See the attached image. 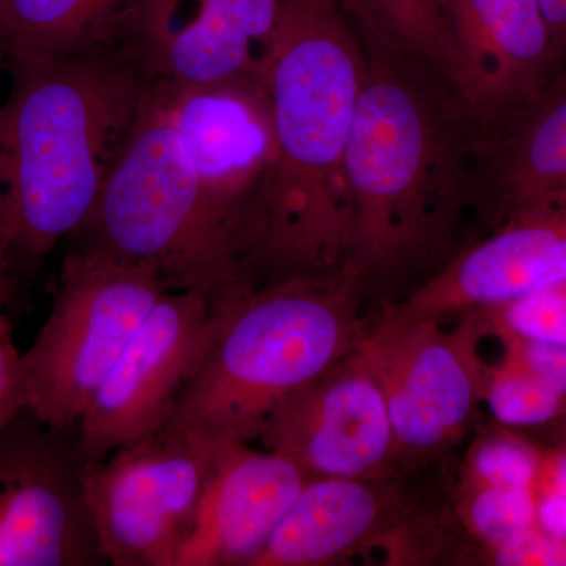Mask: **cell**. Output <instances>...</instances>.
<instances>
[{
	"instance_id": "cell-21",
	"label": "cell",
	"mask_w": 566,
	"mask_h": 566,
	"mask_svg": "<svg viewBox=\"0 0 566 566\" xmlns=\"http://www.w3.org/2000/svg\"><path fill=\"white\" fill-rule=\"evenodd\" d=\"M450 501L479 557L488 547L535 526L536 495L532 486H488L457 482Z\"/></svg>"
},
{
	"instance_id": "cell-18",
	"label": "cell",
	"mask_w": 566,
	"mask_h": 566,
	"mask_svg": "<svg viewBox=\"0 0 566 566\" xmlns=\"http://www.w3.org/2000/svg\"><path fill=\"white\" fill-rule=\"evenodd\" d=\"M566 197V71L483 133L479 222Z\"/></svg>"
},
{
	"instance_id": "cell-7",
	"label": "cell",
	"mask_w": 566,
	"mask_h": 566,
	"mask_svg": "<svg viewBox=\"0 0 566 566\" xmlns=\"http://www.w3.org/2000/svg\"><path fill=\"white\" fill-rule=\"evenodd\" d=\"M166 292L147 268L70 249L51 314L22 353L28 411L54 430L74 433L93 395Z\"/></svg>"
},
{
	"instance_id": "cell-13",
	"label": "cell",
	"mask_w": 566,
	"mask_h": 566,
	"mask_svg": "<svg viewBox=\"0 0 566 566\" xmlns=\"http://www.w3.org/2000/svg\"><path fill=\"white\" fill-rule=\"evenodd\" d=\"M256 444L290 458L308 479L403 475L385 394L360 344L286 401Z\"/></svg>"
},
{
	"instance_id": "cell-12",
	"label": "cell",
	"mask_w": 566,
	"mask_h": 566,
	"mask_svg": "<svg viewBox=\"0 0 566 566\" xmlns=\"http://www.w3.org/2000/svg\"><path fill=\"white\" fill-rule=\"evenodd\" d=\"M566 283V197L510 212L411 292L378 305L390 323L490 311Z\"/></svg>"
},
{
	"instance_id": "cell-15",
	"label": "cell",
	"mask_w": 566,
	"mask_h": 566,
	"mask_svg": "<svg viewBox=\"0 0 566 566\" xmlns=\"http://www.w3.org/2000/svg\"><path fill=\"white\" fill-rule=\"evenodd\" d=\"M460 88L483 128L520 109L554 76L558 54L539 0H439Z\"/></svg>"
},
{
	"instance_id": "cell-28",
	"label": "cell",
	"mask_w": 566,
	"mask_h": 566,
	"mask_svg": "<svg viewBox=\"0 0 566 566\" xmlns=\"http://www.w3.org/2000/svg\"><path fill=\"white\" fill-rule=\"evenodd\" d=\"M536 495H560L566 497V446H542L538 472L534 483Z\"/></svg>"
},
{
	"instance_id": "cell-23",
	"label": "cell",
	"mask_w": 566,
	"mask_h": 566,
	"mask_svg": "<svg viewBox=\"0 0 566 566\" xmlns=\"http://www.w3.org/2000/svg\"><path fill=\"white\" fill-rule=\"evenodd\" d=\"M542 446L512 428H491L469 446L458 482L488 486H532Z\"/></svg>"
},
{
	"instance_id": "cell-10",
	"label": "cell",
	"mask_w": 566,
	"mask_h": 566,
	"mask_svg": "<svg viewBox=\"0 0 566 566\" xmlns=\"http://www.w3.org/2000/svg\"><path fill=\"white\" fill-rule=\"evenodd\" d=\"M74 433L28 409L0 430V566L106 565Z\"/></svg>"
},
{
	"instance_id": "cell-27",
	"label": "cell",
	"mask_w": 566,
	"mask_h": 566,
	"mask_svg": "<svg viewBox=\"0 0 566 566\" xmlns=\"http://www.w3.org/2000/svg\"><path fill=\"white\" fill-rule=\"evenodd\" d=\"M28 409L22 353L14 344L13 324L0 311V430Z\"/></svg>"
},
{
	"instance_id": "cell-3",
	"label": "cell",
	"mask_w": 566,
	"mask_h": 566,
	"mask_svg": "<svg viewBox=\"0 0 566 566\" xmlns=\"http://www.w3.org/2000/svg\"><path fill=\"white\" fill-rule=\"evenodd\" d=\"M7 66L0 244L21 279L87 218L153 80L125 52L10 59Z\"/></svg>"
},
{
	"instance_id": "cell-32",
	"label": "cell",
	"mask_w": 566,
	"mask_h": 566,
	"mask_svg": "<svg viewBox=\"0 0 566 566\" xmlns=\"http://www.w3.org/2000/svg\"><path fill=\"white\" fill-rule=\"evenodd\" d=\"M546 434L547 438H549V441L554 442V444L566 446V416L560 420V422L547 428Z\"/></svg>"
},
{
	"instance_id": "cell-1",
	"label": "cell",
	"mask_w": 566,
	"mask_h": 566,
	"mask_svg": "<svg viewBox=\"0 0 566 566\" xmlns=\"http://www.w3.org/2000/svg\"><path fill=\"white\" fill-rule=\"evenodd\" d=\"M360 36L365 73L345 175L352 266L379 305L411 292L469 243L485 128L444 74Z\"/></svg>"
},
{
	"instance_id": "cell-11",
	"label": "cell",
	"mask_w": 566,
	"mask_h": 566,
	"mask_svg": "<svg viewBox=\"0 0 566 566\" xmlns=\"http://www.w3.org/2000/svg\"><path fill=\"white\" fill-rule=\"evenodd\" d=\"M214 300L166 292L93 395L74 430L84 463L99 461L170 422L214 327Z\"/></svg>"
},
{
	"instance_id": "cell-4",
	"label": "cell",
	"mask_w": 566,
	"mask_h": 566,
	"mask_svg": "<svg viewBox=\"0 0 566 566\" xmlns=\"http://www.w3.org/2000/svg\"><path fill=\"white\" fill-rule=\"evenodd\" d=\"M365 300L353 266L219 297L172 422L212 442L259 441L286 401L359 346L371 324Z\"/></svg>"
},
{
	"instance_id": "cell-26",
	"label": "cell",
	"mask_w": 566,
	"mask_h": 566,
	"mask_svg": "<svg viewBox=\"0 0 566 566\" xmlns=\"http://www.w3.org/2000/svg\"><path fill=\"white\" fill-rule=\"evenodd\" d=\"M506 356L566 400V346L534 338H499Z\"/></svg>"
},
{
	"instance_id": "cell-17",
	"label": "cell",
	"mask_w": 566,
	"mask_h": 566,
	"mask_svg": "<svg viewBox=\"0 0 566 566\" xmlns=\"http://www.w3.org/2000/svg\"><path fill=\"white\" fill-rule=\"evenodd\" d=\"M422 488L415 475L308 479L251 566H333L381 549Z\"/></svg>"
},
{
	"instance_id": "cell-6",
	"label": "cell",
	"mask_w": 566,
	"mask_h": 566,
	"mask_svg": "<svg viewBox=\"0 0 566 566\" xmlns=\"http://www.w3.org/2000/svg\"><path fill=\"white\" fill-rule=\"evenodd\" d=\"M156 82L191 163L212 251L234 285H251L275 158L270 95L253 76Z\"/></svg>"
},
{
	"instance_id": "cell-25",
	"label": "cell",
	"mask_w": 566,
	"mask_h": 566,
	"mask_svg": "<svg viewBox=\"0 0 566 566\" xmlns=\"http://www.w3.org/2000/svg\"><path fill=\"white\" fill-rule=\"evenodd\" d=\"M480 565L566 566V543L538 526L524 528L482 551Z\"/></svg>"
},
{
	"instance_id": "cell-24",
	"label": "cell",
	"mask_w": 566,
	"mask_h": 566,
	"mask_svg": "<svg viewBox=\"0 0 566 566\" xmlns=\"http://www.w3.org/2000/svg\"><path fill=\"white\" fill-rule=\"evenodd\" d=\"M475 314L485 324L488 335L566 346V283Z\"/></svg>"
},
{
	"instance_id": "cell-16",
	"label": "cell",
	"mask_w": 566,
	"mask_h": 566,
	"mask_svg": "<svg viewBox=\"0 0 566 566\" xmlns=\"http://www.w3.org/2000/svg\"><path fill=\"white\" fill-rule=\"evenodd\" d=\"M307 480L281 453L221 442L196 526L175 566H251Z\"/></svg>"
},
{
	"instance_id": "cell-22",
	"label": "cell",
	"mask_w": 566,
	"mask_h": 566,
	"mask_svg": "<svg viewBox=\"0 0 566 566\" xmlns=\"http://www.w3.org/2000/svg\"><path fill=\"white\" fill-rule=\"evenodd\" d=\"M483 405L495 423L512 430H547L566 416L565 398L505 353L488 367Z\"/></svg>"
},
{
	"instance_id": "cell-31",
	"label": "cell",
	"mask_w": 566,
	"mask_h": 566,
	"mask_svg": "<svg viewBox=\"0 0 566 566\" xmlns=\"http://www.w3.org/2000/svg\"><path fill=\"white\" fill-rule=\"evenodd\" d=\"M18 283H20V279L11 266L6 249L0 244V311H6L13 303Z\"/></svg>"
},
{
	"instance_id": "cell-9",
	"label": "cell",
	"mask_w": 566,
	"mask_h": 566,
	"mask_svg": "<svg viewBox=\"0 0 566 566\" xmlns=\"http://www.w3.org/2000/svg\"><path fill=\"white\" fill-rule=\"evenodd\" d=\"M455 329L439 322L397 324L375 315L360 349L374 368L392 422L398 463L417 475L441 463L474 427L488 367L479 346L480 316H460Z\"/></svg>"
},
{
	"instance_id": "cell-30",
	"label": "cell",
	"mask_w": 566,
	"mask_h": 566,
	"mask_svg": "<svg viewBox=\"0 0 566 566\" xmlns=\"http://www.w3.org/2000/svg\"><path fill=\"white\" fill-rule=\"evenodd\" d=\"M558 54L566 52V0H539Z\"/></svg>"
},
{
	"instance_id": "cell-29",
	"label": "cell",
	"mask_w": 566,
	"mask_h": 566,
	"mask_svg": "<svg viewBox=\"0 0 566 566\" xmlns=\"http://www.w3.org/2000/svg\"><path fill=\"white\" fill-rule=\"evenodd\" d=\"M535 524L547 534L566 543V497L549 494L536 495Z\"/></svg>"
},
{
	"instance_id": "cell-19",
	"label": "cell",
	"mask_w": 566,
	"mask_h": 566,
	"mask_svg": "<svg viewBox=\"0 0 566 566\" xmlns=\"http://www.w3.org/2000/svg\"><path fill=\"white\" fill-rule=\"evenodd\" d=\"M151 0H0V50L24 57L125 52Z\"/></svg>"
},
{
	"instance_id": "cell-2",
	"label": "cell",
	"mask_w": 566,
	"mask_h": 566,
	"mask_svg": "<svg viewBox=\"0 0 566 566\" xmlns=\"http://www.w3.org/2000/svg\"><path fill=\"white\" fill-rule=\"evenodd\" d=\"M364 73L363 36L338 0L283 2L259 76L275 158L252 285L352 264L345 159Z\"/></svg>"
},
{
	"instance_id": "cell-5",
	"label": "cell",
	"mask_w": 566,
	"mask_h": 566,
	"mask_svg": "<svg viewBox=\"0 0 566 566\" xmlns=\"http://www.w3.org/2000/svg\"><path fill=\"white\" fill-rule=\"evenodd\" d=\"M69 241L71 251L147 268L167 292L196 290L216 301L240 289L208 241L191 163L159 82H151L95 205Z\"/></svg>"
},
{
	"instance_id": "cell-33",
	"label": "cell",
	"mask_w": 566,
	"mask_h": 566,
	"mask_svg": "<svg viewBox=\"0 0 566 566\" xmlns=\"http://www.w3.org/2000/svg\"><path fill=\"white\" fill-rule=\"evenodd\" d=\"M0 57H3L2 50H0ZM0 107H2V103H0Z\"/></svg>"
},
{
	"instance_id": "cell-20",
	"label": "cell",
	"mask_w": 566,
	"mask_h": 566,
	"mask_svg": "<svg viewBox=\"0 0 566 566\" xmlns=\"http://www.w3.org/2000/svg\"><path fill=\"white\" fill-rule=\"evenodd\" d=\"M360 32L427 65L460 88L457 51L439 0H338Z\"/></svg>"
},
{
	"instance_id": "cell-8",
	"label": "cell",
	"mask_w": 566,
	"mask_h": 566,
	"mask_svg": "<svg viewBox=\"0 0 566 566\" xmlns=\"http://www.w3.org/2000/svg\"><path fill=\"white\" fill-rule=\"evenodd\" d=\"M219 446L170 420L103 460L82 463L106 565L175 566L196 526Z\"/></svg>"
},
{
	"instance_id": "cell-14",
	"label": "cell",
	"mask_w": 566,
	"mask_h": 566,
	"mask_svg": "<svg viewBox=\"0 0 566 566\" xmlns=\"http://www.w3.org/2000/svg\"><path fill=\"white\" fill-rule=\"evenodd\" d=\"M283 2L151 0L125 52L167 84L259 77Z\"/></svg>"
}]
</instances>
